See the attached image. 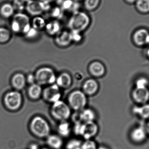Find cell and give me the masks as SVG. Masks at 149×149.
<instances>
[{"label":"cell","instance_id":"30bf717a","mask_svg":"<svg viewBox=\"0 0 149 149\" xmlns=\"http://www.w3.org/2000/svg\"><path fill=\"white\" fill-rule=\"evenodd\" d=\"M133 40L136 45L138 46H143L149 42L148 31L146 29H138L133 34Z\"/></svg>","mask_w":149,"mask_h":149},{"label":"cell","instance_id":"7dc6e473","mask_svg":"<svg viewBox=\"0 0 149 149\" xmlns=\"http://www.w3.org/2000/svg\"><path fill=\"white\" fill-rule=\"evenodd\" d=\"M44 1V0H40V1Z\"/></svg>","mask_w":149,"mask_h":149},{"label":"cell","instance_id":"5b68a950","mask_svg":"<svg viewBox=\"0 0 149 149\" xmlns=\"http://www.w3.org/2000/svg\"><path fill=\"white\" fill-rule=\"evenodd\" d=\"M68 105L76 111H80L85 108L87 104V97L83 91L77 90L73 91L68 98Z\"/></svg>","mask_w":149,"mask_h":149},{"label":"cell","instance_id":"7c38bea8","mask_svg":"<svg viewBox=\"0 0 149 149\" xmlns=\"http://www.w3.org/2000/svg\"><path fill=\"white\" fill-rule=\"evenodd\" d=\"M147 136V131L143 126H140L133 129L130 134V137L133 142L140 143L146 140Z\"/></svg>","mask_w":149,"mask_h":149},{"label":"cell","instance_id":"9a60e30c","mask_svg":"<svg viewBox=\"0 0 149 149\" xmlns=\"http://www.w3.org/2000/svg\"><path fill=\"white\" fill-rule=\"evenodd\" d=\"M90 74L94 77L103 76L106 73V68L104 65L99 61H94L90 64L88 67Z\"/></svg>","mask_w":149,"mask_h":149},{"label":"cell","instance_id":"d6986e66","mask_svg":"<svg viewBox=\"0 0 149 149\" xmlns=\"http://www.w3.org/2000/svg\"><path fill=\"white\" fill-rule=\"evenodd\" d=\"M60 7L64 11L71 12L73 14L79 10L80 4L76 0H64Z\"/></svg>","mask_w":149,"mask_h":149},{"label":"cell","instance_id":"7bdbcfd3","mask_svg":"<svg viewBox=\"0 0 149 149\" xmlns=\"http://www.w3.org/2000/svg\"><path fill=\"white\" fill-rule=\"evenodd\" d=\"M96 149H108L107 147H105V146H101V147L97 148Z\"/></svg>","mask_w":149,"mask_h":149},{"label":"cell","instance_id":"e575fe53","mask_svg":"<svg viewBox=\"0 0 149 149\" xmlns=\"http://www.w3.org/2000/svg\"><path fill=\"white\" fill-rule=\"evenodd\" d=\"M148 85V81L145 78H141L138 79L136 82V87L147 88Z\"/></svg>","mask_w":149,"mask_h":149},{"label":"cell","instance_id":"1f68e13d","mask_svg":"<svg viewBox=\"0 0 149 149\" xmlns=\"http://www.w3.org/2000/svg\"><path fill=\"white\" fill-rule=\"evenodd\" d=\"M81 149H96L97 148V144L92 139L85 140L82 143Z\"/></svg>","mask_w":149,"mask_h":149},{"label":"cell","instance_id":"7a4b0ae2","mask_svg":"<svg viewBox=\"0 0 149 149\" xmlns=\"http://www.w3.org/2000/svg\"><path fill=\"white\" fill-rule=\"evenodd\" d=\"M29 130L33 136L39 139L46 138L50 134V124L44 118L40 116L32 118L29 123Z\"/></svg>","mask_w":149,"mask_h":149},{"label":"cell","instance_id":"e0dca14e","mask_svg":"<svg viewBox=\"0 0 149 149\" xmlns=\"http://www.w3.org/2000/svg\"><path fill=\"white\" fill-rule=\"evenodd\" d=\"M26 9L28 12L33 15H40L44 10L42 2L40 1L31 0L27 3Z\"/></svg>","mask_w":149,"mask_h":149},{"label":"cell","instance_id":"cb8c5ba5","mask_svg":"<svg viewBox=\"0 0 149 149\" xmlns=\"http://www.w3.org/2000/svg\"><path fill=\"white\" fill-rule=\"evenodd\" d=\"M57 131L59 135L62 137H67L70 135L71 127L70 123L66 121L60 122L58 126Z\"/></svg>","mask_w":149,"mask_h":149},{"label":"cell","instance_id":"b9f144b4","mask_svg":"<svg viewBox=\"0 0 149 149\" xmlns=\"http://www.w3.org/2000/svg\"><path fill=\"white\" fill-rule=\"evenodd\" d=\"M126 2L129 4H134L135 3L136 0H124Z\"/></svg>","mask_w":149,"mask_h":149},{"label":"cell","instance_id":"8fae6325","mask_svg":"<svg viewBox=\"0 0 149 149\" xmlns=\"http://www.w3.org/2000/svg\"><path fill=\"white\" fill-rule=\"evenodd\" d=\"M132 96L136 103L143 105L146 104L149 100L148 89L147 88L136 87L132 92Z\"/></svg>","mask_w":149,"mask_h":149},{"label":"cell","instance_id":"f1b7e54d","mask_svg":"<svg viewBox=\"0 0 149 149\" xmlns=\"http://www.w3.org/2000/svg\"><path fill=\"white\" fill-rule=\"evenodd\" d=\"M32 28L38 31L45 27L46 23L43 18L40 17H36L32 20Z\"/></svg>","mask_w":149,"mask_h":149},{"label":"cell","instance_id":"ac0fdd59","mask_svg":"<svg viewBox=\"0 0 149 149\" xmlns=\"http://www.w3.org/2000/svg\"><path fill=\"white\" fill-rule=\"evenodd\" d=\"M57 85L59 88H66L71 86L72 82L71 77L67 72H63L59 75L56 80Z\"/></svg>","mask_w":149,"mask_h":149},{"label":"cell","instance_id":"8d00e7d4","mask_svg":"<svg viewBox=\"0 0 149 149\" xmlns=\"http://www.w3.org/2000/svg\"><path fill=\"white\" fill-rule=\"evenodd\" d=\"M38 34V31L33 28H31L28 32L25 34L28 38H33L36 37Z\"/></svg>","mask_w":149,"mask_h":149},{"label":"cell","instance_id":"d590c367","mask_svg":"<svg viewBox=\"0 0 149 149\" xmlns=\"http://www.w3.org/2000/svg\"><path fill=\"white\" fill-rule=\"evenodd\" d=\"M72 120L74 123V124L83 123L80 117V111H76L72 116Z\"/></svg>","mask_w":149,"mask_h":149},{"label":"cell","instance_id":"4fadbf2b","mask_svg":"<svg viewBox=\"0 0 149 149\" xmlns=\"http://www.w3.org/2000/svg\"><path fill=\"white\" fill-rule=\"evenodd\" d=\"M98 82L94 79L87 80L83 84V92L86 95H92L97 93L99 90Z\"/></svg>","mask_w":149,"mask_h":149},{"label":"cell","instance_id":"ffe728a7","mask_svg":"<svg viewBox=\"0 0 149 149\" xmlns=\"http://www.w3.org/2000/svg\"><path fill=\"white\" fill-rule=\"evenodd\" d=\"M26 79L25 76L22 73H17L13 75L11 79V84L14 88L21 90L25 86Z\"/></svg>","mask_w":149,"mask_h":149},{"label":"cell","instance_id":"3957f363","mask_svg":"<svg viewBox=\"0 0 149 149\" xmlns=\"http://www.w3.org/2000/svg\"><path fill=\"white\" fill-rule=\"evenodd\" d=\"M98 130L99 127L94 121L75 124L73 128L75 134L82 136L85 140L92 139L97 134Z\"/></svg>","mask_w":149,"mask_h":149},{"label":"cell","instance_id":"f546056e","mask_svg":"<svg viewBox=\"0 0 149 149\" xmlns=\"http://www.w3.org/2000/svg\"><path fill=\"white\" fill-rule=\"evenodd\" d=\"M82 142L78 139H73L69 140L66 145V149H81Z\"/></svg>","mask_w":149,"mask_h":149},{"label":"cell","instance_id":"277c9868","mask_svg":"<svg viewBox=\"0 0 149 149\" xmlns=\"http://www.w3.org/2000/svg\"><path fill=\"white\" fill-rule=\"evenodd\" d=\"M51 113L56 120L60 122L65 121L71 116V108L65 102L59 100L52 104Z\"/></svg>","mask_w":149,"mask_h":149},{"label":"cell","instance_id":"6da1fadb","mask_svg":"<svg viewBox=\"0 0 149 149\" xmlns=\"http://www.w3.org/2000/svg\"><path fill=\"white\" fill-rule=\"evenodd\" d=\"M91 22V17L87 13L79 10L73 13L68 21V27L71 31L81 33L88 28Z\"/></svg>","mask_w":149,"mask_h":149},{"label":"cell","instance_id":"7402d4cb","mask_svg":"<svg viewBox=\"0 0 149 149\" xmlns=\"http://www.w3.org/2000/svg\"><path fill=\"white\" fill-rule=\"evenodd\" d=\"M42 87L37 83L31 84L28 90L29 97L33 100L38 99L42 94Z\"/></svg>","mask_w":149,"mask_h":149},{"label":"cell","instance_id":"83f0119b","mask_svg":"<svg viewBox=\"0 0 149 149\" xmlns=\"http://www.w3.org/2000/svg\"><path fill=\"white\" fill-rule=\"evenodd\" d=\"M101 0H84V7L86 10L92 11L98 8Z\"/></svg>","mask_w":149,"mask_h":149},{"label":"cell","instance_id":"ab89813d","mask_svg":"<svg viewBox=\"0 0 149 149\" xmlns=\"http://www.w3.org/2000/svg\"><path fill=\"white\" fill-rule=\"evenodd\" d=\"M50 2L54 3L58 5H61L64 0H49Z\"/></svg>","mask_w":149,"mask_h":149},{"label":"cell","instance_id":"2e32d148","mask_svg":"<svg viewBox=\"0 0 149 149\" xmlns=\"http://www.w3.org/2000/svg\"><path fill=\"white\" fill-rule=\"evenodd\" d=\"M46 142L51 149H60L63 145V139L59 135L50 134L46 138Z\"/></svg>","mask_w":149,"mask_h":149},{"label":"cell","instance_id":"52a82bcc","mask_svg":"<svg viewBox=\"0 0 149 149\" xmlns=\"http://www.w3.org/2000/svg\"><path fill=\"white\" fill-rule=\"evenodd\" d=\"M34 75L36 82L40 86L52 85L57 79L55 72L49 67H43L38 69Z\"/></svg>","mask_w":149,"mask_h":149},{"label":"cell","instance_id":"ba28073f","mask_svg":"<svg viewBox=\"0 0 149 149\" xmlns=\"http://www.w3.org/2000/svg\"><path fill=\"white\" fill-rule=\"evenodd\" d=\"M3 102L5 107L8 109L12 111L17 110L22 105V95L17 91L8 92L4 96Z\"/></svg>","mask_w":149,"mask_h":149},{"label":"cell","instance_id":"d6a6232c","mask_svg":"<svg viewBox=\"0 0 149 149\" xmlns=\"http://www.w3.org/2000/svg\"><path fill=\"white\" fill-rule=\"evenodd\" d=\"M64 14V10L61 7H56L52 10L51 15L54 18L59 19L62 17Z\"/></svg>","mask_w":149,"mask_h":149},{"label":"cell","instance_id":"f6af8a7d","mask_svg":"<svg viewBox=\"0 0 149 149\" xmlns=\"http://www.w3.org/2000/svg\"><path fill=\"white\" fill-rule=\"evenodd\" d=\"M22 1L24 2H27L28 3V2L29 1L31 0H22Z\"/></svg>","mask_w":149,"mask_h":149},{"label":"cell","instance_id":"8992f818","mask_svg":"<svg viewBox=\"0 0 149 149\" xmlns=\"http://www.w3.org/2000/svg\"><path fill=\"white\" fill-rule=\"evenodd\" d=\"M31 28L29 19L26 15L19 13L15 15L11 24V29L14 32L25 34Z\"/></svg>","mask_w":149,"mask_h":149},{"label":"cell","instance_id":"f35d334b","mask_svg":"<svg viewBox=\"0 0 149 149\" xmlns=\"http://www.w3.org/2000/svg\"><path fill=\"white\" fill-rule=\"evenodd\" d=\"M26 81L30 84H34L35 81H36L35 80V75H33L32 74H29L27 76V79H26Z\"/></svg>","mask_w":149,"mask_h":149},{"label":"cell","instance_id":"5bb4252c","mask_svg":"<svg viewBox=\"0 0 149 149\" xmlns=\"http://www.w3.org/2000/svg\"><path fill=\"white\" fill-rule=\"evenodd\" d=\"M72 42L71 32L67 31H60L56 36L55 42L60 47H66Z\"/></svg>","mask_w":149,"mask_h":149},{"label":"cell","instance_id":"836d02e7","mask_svg":"<svg viewBox=\"0 0 149 149\" xmlns=\"http://www.w3.org/2000/svg\"><path fill=\"white\" fill-rule=\"evenodd\" d=\"M12 6L14 10L21 11L24 9V2L22 0H14Z\"/></svg>","mask_w":149,"mask_h":149},{"label":"cell","instance_id":"4dcf8cb0","mask_svg":"<svg viewBox=\"0 0 149 149\" xmlns=\"http://www.w3.org/2000/svg\"><path fill=\"white\" fill-rule=\"evenodd\" d=\"M10 37V33L8 30L4 28H0V43L8 42Z\"/></svg>","mask_w":149,"mask_h":149},{"label":"cell","instance_id":"4316f807","mask_svg":"<svg viewBox=\"0 0 149 149\" xmlns=\"http://www.w3.org/2000/svg\"><path fill=\"white\" fill-rule=\"evenodd\" d=\"M14 10H15L11 4L4 3L0 8V13L3 17L8 18L13 15Z\"/></svg>","mask_w":149,"mask_h":149},{"label":"cell","instance_id":"484cf974","mask_svg":"<svg viewBox=\"0 0 149 149\" xmlns=\"http://www.w3.org/2000/svg\"><path fill=\"white\" fill-rule=\"evenodd\" d=\"M135 4L138 12L143 14L149 13V0H136Z\"/></svg>","mask_w":149,"mask_h":149},{"label":"cell","instance_id":"603a6c76","mask_svg":"<svg viewBox=\"0 0 149 149\" xmlns=\"http://www.w3.org/2000/svg\"><path fill=\"white\" fill-rule=\"evenodd\" d=\"M80 115L82 123L94 121L96 117L94 111L89 108H85L80 111Z\"/></svg>","mask_w":149,"mask_h":149},{"label":"cell","instance_id":"60d3db41","mask_svg":"<svg viewBox=\"0 0 149 149\" xmlns=\"http://www.w3.org/2000/svg\"><path fill=\"white\" fill-rule=\"evenodd\" d=\"M39 148H39L38 145L36 143H31L29 147V149H39Z\"/></svg>","mask_w":149,"mask_h":149},{"label":"cell","instance_id":"ee69618b","mask_svg":"<svg viewBox=\"0 0 149 149\" xmlns=\"http://www.w3.org/2000/svg\"><path fill=\"white\" fill-rule=\"evenodd\" d=\"M39 149H51L49 148H40Z\"/></svg>","mask_w":149,"mask_h":149},{"label":"cell","instance_id":"44dd1931","mask_svg":"<svg viewBox=\"0 0 149 149\" xmlns=\"http://www.w3.org/2000/svg\"><path fill=\"white\" fill-rule=\"evenodd\" d=\"M46 32L51 36H57L60 32L61 25L57 20H53L49 22L45 26Z\"/></svg>","mask_w":149,"mask_h":149},{"label":"cell","instance_id":"d4e9b609","mask_svg":"<svg viewBox=\"0 0 149 149\" xmlns=\"http://www.w3.org/2000/svg\"><path fill=\"white\" fill-rule=\"evenodd\" d=\"M133 112L143 119H148L149 116L148 104H144L141 107H134L133 109Z\"/></svg>","mask_w":149,"mask_h":149},{"label":"cell","instance_id":"bcb514c9","mask_svg":"<svg viewBox=\"0 0 149 149\" xmlns=\"http://www.w3.org/2000/svg\"><path fill=\"white\" fill-rule=\"evenodd\" d=\"M76 1H78L79 2L80 1H82V0H76ZM83 1H84V0H83Z\"/></svg>","mask_w":149,"mask_h":149},{"label":"cell","instance_id":"9c48e42d","mask_svg":"<svg viewBox=\"0 0 149 149\" xmlns=\"http://www.w3.org/2000/svg\"><path fill=\"white\" fill-rule=\"evenodd\" d=\"M42 94L45 101L53 103L59 100L61 96L59 88L57 84H52L45 88Z\"/></svg>","mask_w":149,"mask_h":149},{"label":"cell","instance_id":"74e56055","mask_svg":"<svg viewBox=\"0 0 149 149\" xmlns=\"http://www.w3.org/2000/svg\"><path fill=\"white\" fill-rule=\"evenodd\" d=\"M72 42H79L82 39L81 34L79 32L70 31Z\"/></svg>","mask_w":149,"mask_h":149}]
</instances>
